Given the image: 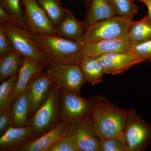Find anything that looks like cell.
Wrapping results in <instances>:
<instances>
[{"label":"cell","mask_w":151,"mask_h":151,"mask_svg":"<svg viewBox=\"0 0 151 151\" xmlns=\"http://www.w3.org/2000/svg\"><path fill=\"white\" fill-rule=\"evenodd\" d=\"M88 100L92 124L100 139L123 136L128 111L119 108L103 96L97 95Z\"/></svg>","instance_id":"cell-1"},{"label":"cell","mask_w":151,"mask_h":151,"mask_svg":"<svg viewBox=\"0 0 151 151\" xmlns=\"http://www.w3.org/2000/svg\"><path fill=\"white\" fill-rule=\"evenodd\" d=\"M32 35L49 64L54 63L78 65L84 55L83 44L78 42L58 35Z\"/></svg>","instance_id":"cell-2"},{"label":"cell","mask_w":151,"mask_h":151,"mask_svg":"<svg viewBox=\"0 0 151 151\" xmlns=\"http://www.w3.org/2000/svg\"><path fill=\"white\" fill-rule=\"evenodd\" d=\"M60 88L54 83L45 102L30 117L29 126L37 138L48 132L60 122L59 100Z\"/></svg>","instance_id":"cell-3"},{"label":"cell","mask_w":151,"mask_h":151,"mask_svg":"<svg viewBox=\"0 0 151 151\" xmlns=\"http://www.w3.org/2000/svg\"><path fill=\"white\" fill-rule=\"evenodd\" d=\"M0 22V28L5 33L14 50L18 52L24 57L48 66V60L38 47L32 34L29 29L16 24Z\"/></svg>","instance_id":"cell-4"},{"label":"cell","mask_w":151,"mask_h":151,"mask_svg":"<svg viewBox=\"0 0 151 151\" xmlns=\"http://www.w3.org/2000/svg\"><path fill=\"white\" fill-rule=\"evenodd\" d=\"M133 19L115 15L90 25L86 30L82 44L107 40L125 38Z\"/></svg>","instance_id":"cell-5"},{"label":"cell","mask_w":151,"mask_h":151,"mask_svg":"<svg viewBox=\"0 0 151 151\" xmlns=\"http://www.w3.org/2000/svg\"><path fill=\"white\" fill-rule=\"evenodd\" d=\"M125 151L148 150L151 141V125L139 116L134 108L128 111L123 133Z\"/></svg>","instance_id":"cell-6"},{"label":"cell","mask_w":151,"mask_h":151,"mask_svg":"<svg viewBox=\"0 0 151 151\" xmlns=\"http://www.w3.org/2000/svg\"><path fill=\"white\" fill-rule=\"evenodd\" d=\"M59 100L60 122L68 124L92 118L90 102L80 94L60 88Z\"/></svg>","instance_id":"cell-7"},{"label":"cell","mask_w":151,"mask_h":151,"mask_svg":"<svg viewBox=\"0 0 151 151\" xmlns=\"http://www.w3.org/2000/svg\"><path fill=\"white\" fill-rule=\"evenodd\" d=\"M47 73L55 84L69 92L80 94V89L86 82L78 64H67L51 63Z\"/></svg>","instance_id":"cell-8"},{"label":"cell","mask_w":151,"mask_h":151,"mask_svg":"<svg viewBox=\"0 0 151 151\" xmlns=\"http://www.w3.org/2000/svg\"><path fill=\"white\" fill-rule=\"evenodd\" d=\"M65 130L75 141L79 151H100V139L92 118L68 123Z\"/></svg>","instance_id":"cell-9"},{"label":"cell","mask_w":151,"mask_h":151,"mask_svg":"<svg viewBox=\"0 0 151 151\" xmlns=\"http://www.w3.org/2000/svg\"><path fill=\"white\" fill-rule=\"evenodd\" d=\"M28 29L32 34L57 35L55 27L36 0H22Z\"/></svg>","instance_id":"cell-10"},{"label":"cell","mask_w":151,"mask_h":151,"mask_svg":"<svg viewBox=\"0 0 151 151\" xmlns=\"http://www.w3.org/2000/svg\"><path fill=\"white\" fill-rule=\"evenodd\" d=\"M98 57L105 74L113 75L120 74L138 63L145 62L140 58L129 52L105 53Z\"/></svg>","instance_id":"cell-11"},{"label":"cell","mask_w":151,"mask_h":151,"mask_svg":"<svg viewBox=\"0 0 151 151\" xmlns=\"http://www.w3.org/2000/svg\"><path fill=\"white\" fill-rule=\"evenodd\" d=\"M37 138L30 126L11 127L0 137V151H20Z\"/></svg>","instance_id":"cell-12"},{"label":"cell","mask_w":151,"mask_h":151,"mask_svg":"<svg viewBox=\"0 0 151 151\" xmlns=\"http://www.w3.org/2000/svg\"><path fill=\"white\" fill-rule=\"evenodd\" d=\"M54 82L46 72H40L31 80L27 89L31 102V116L45 102Z\"/></svg>","instance_id":"cell-13"},{"label":"cell","mask_w":151,"mask_h":151,"mask_svg":"<svg viewBox=\"0 0 151 151\" xmlns=\"http://www.w3.org/2000/svg\"><path fill=\"white\" fill-rule=\"evenodd\" d=\"M84 55L98 57L111 52H130L132 46L125 38L86 42L83 44Z\"/></svg>","instance_id":"cell-14"},{"label":"cell","mask_w":151,"mask_h":151,"mask_svg":"<svg viewBox=\"0 0 151 151\" xmlns=\"http://www.w3.org/2000/svg\"><path fill=\"white\" fill-rule=\"evenodd\" d=\"M65 16L55 27L56 35L78 42L82 44L89 25L78 20L69 10L66 9Z\"/></svg>","instance_id":"cell-15"},{"label":"cell","mask_w":151,"mask_h":151,"mask_svg":"<svg viewBox=\"0 0 151 151\" xmlns=\"http://www.w3.org/2000/svg\"><path fill=\"white\" fill-rule=\"evenodd\" d=\"M31 102L27 89L16 98L10 108V115L13 127L29 126Z\"/></svg>","instance_id":"cell-16"},{"label":"cell","mask_w":151,"mask_h":151,"mask_svg":"<svg viewBox=\"0 0 151 151\" xmlns=\"http://www.w3.org/2000/svg\"><path fill=\"white\" fill-rule=\"evenodd\" d=\"M45 67L34 60L24 57L22 63L18 71V77L13 102L27 89L30 81L36 75L44 71Z\"/></svg>","instance_id":"cell-17"},{"label":"cell","mask_w":151,"mask_h":151,"mask_svg":"<svg viewBox=\"0 0 151 151\" xmlns=\"http://www.w3.org/2000/svg\"><path fill=\"white\" fill-rule=\"evenodd\" d=\"M86 12L84 22L88 25L117 15L107 0H85Z\"/></svg>","instance_id":"cell-18"},{"label":"cell","mask_w":151,"mask_h":151,"mask_svg":"<svg viewBox=\"0 0 151 151\" xmlns=\"http://www.w3.org/2000/svg\"><path fill=\"white\" fill-rule=\"evenodd\" d=\"M68 123L60 122L48 132L34 140L20 151H48L52 146L62 137Z\"/></svg>","instance_id":"cell-19"},{"label":"cell","mask_w":151,"mask_h":151,"mask_svg":"<svg viewBox=\"0 0 151 151\" xmlns=\"http://www.w3.org/2000/svg\"><path fill=\"white\" fill-rule=\"evenodd\" d=\"M125 39L133 45H137L151 39V19L149 15L139 21H133Z\"/></svg>","instance_id":"cell-20"},{"label":"cell","mask_w":151,"mask_h":151,"mask_svg":"<svg viewBox=\"0 0 151 151\" xmlns=\"http://www.w3.org/2000/svg\"><path fill=\"white\" fill-rule=\"evenodd\" d=\"M78 65L86 82H89L94 86L103 81L105 73L98 57L84 55Z\"/></svg>","instance_id":"cell-21"},{"label":"cell","mask_w":151,"mask_h":151,"mask_svg":"<svg viewBox=\"0 0 151 151\" xmlns=\"http://www.w3.org/2000/svg\"><path fill=\"white\" fill-rule=\"evenodd\" d=\"M24 57L13 50L6 55L0 57V81H5L18 72Z\"/></svg>","instance_id":"cell-22"},{"label":"cell","mask_w":151,"mask_h":151,"mask_svg":"<svg viewBox=\"0 0 151 151\" xmlns=\"http://www.w3.org/2000/svg\"><path fill=\"white\" fill-rule=\"evenodd\" d=\"M18 72L1 82L0 85V110H9L18 77Z\"/></svg>","instance_id":"cell-23"},{"label":"cell","mask_w":151,"mask_h":151,"mask_svg":"<svg viewBox=\"0 0 151 151\" xmlns=\"http://www.w3.org/2000/svg\"><path fill=\"white\" fill-rule=\"evenodd\" d=\"M45 11L55 27L65 16L66 9L63 7L59 0H36Z\"/></svg>","instance_id":"cell-24"},{"label":"cell","mask_w":151,"mask_h":151,"mask_svg":"<svg viewBox=\"0 0 151 151\" xmlns=\"http://www.w3.org/2000/svg\"><path fill=\"white\" fill-rule=\"evenodd\" d=\"M0 5L2 6L12 17L16 24L28 29L21 7L22 0H0Z\"/></svg>","instance_id":"cell-25"},{"label":"cell","mask_w":151,"mask_h":151,"mask_svg":"<svg viewBox=\"0 0 151 151\" xmlns=\"http://www.w3.org/2000/svg\"><path fill=\"white\" fill-rule=\"evenodd\" d=\"M117 15L133 19L137 13L138 7L131 0H107Z\"/></svg>","instance_id":"cell-26"},{"label":"cell","mask_w":151,"mask_h":151,"mask_svg":"<svg viewBox=\"0 0 151 151\" xmlns=\"http://www.w3.org/2000/svg\"><path fill=\"white\" fill-rule=\"evenodd\" d=\"M48 151H79V150L74 139L65 132L64 127L62 137Z\"/></svg>","instance_id":"cell-27"},{"label":"cell","mask_w":151,"mask_h":151,"mask_svg":"<svg viewBox=\"0 0 151 151\" xmlns=\"http://www.w3.org/2000/svg\"><path fill=\"white\" fill-rule=\"evenodd\" d=\"M100 151H125L123 136L100 139Z\"/></svg>","instance_id":"cell-28"},{"label":"cell","mask_w":151,"mask_h":151,"mask_svg":"<svg viewBox=\"0 0 151 151\" xmlns=\"http://www.w3.org/2000/svg\"><path fill=\"white\" fill-rule=\"evenodd\" d=\"M130 53L137 55L145 61L151 63V39L137 45H133Z\"/></svg>","instance_id":"cell-29"},{"label":"cell","mask_w":151,"mask_h":151,"mask_svg":"<svg viewBox=\"0 0 151 151\" xmlns=\"http://www.w3.org/2000/svg\"><path fill=\"white\" fill-rule=\"evenodd\" d=\"M12 127L10 110H0V136L5 134Z\"/></svg>","instance_id":"cell-30"},{"label":"cell","mask_w":151,"mask_h":151,"mask_svg":"<svg viewBox=\"0 0 151 151\" xmlns=\"http://www.w3.org/2000/svg\"><path fill=\"white\" fill-rule=\"evenodd\" d=\"M13 50L12 45L5 33L0 28V56L6 55Z\"/></svg>","instance_id":"cell-31"},{"label":"cell","mask_w":151,"mask_h":151,"mask_svg":"<svg viewBox=\"0 0 151 151\" xmlns=\"http://www.w3.org/2000/svg\"><path fill=\"white\" fill-rule=\"evenodd\" d=\"M0 22L15 24L12 15L1 5H0Z\"/></svg>","instance_id":"cell-32"},{"label":"cell","mask_w":151,"mask_h":151,"mask_svg":"<svg viewBox=\"0 0 151 151\" xmlns=\"http://www.w3.org/2000/svg\"><path fill=\"white\" fill-rule=\"evenodd\" d=\"M141 1L145 4L147 8L148 11V14L151 19V1L149 0H141Z\"/></svg>","instance_id":"cell-33"},{"label":"cell","mask_w":151,"mask_h":151,"mask_svg":"<svg viewBox=\"0 0 151 151\" xmlns=\"http://www.w3.org/2000/svg\"><path fill=\"white\" fill-rule=\"evenodd\" d=\"M131 1H132L134 2V1H141V0H131Z\"/></svg>","instance_id":"cell-34"},{"label":"cell","mask_w":151,"mask_h":151,"mask_svg":"<svg viewBox=\"0 0 151 151\" xmlns=\"http://www.w3.org/2000/svg\"><path fill=\"white\" fill-rule=\"evenodd\" d=\"M149 1H151V0H149Z\"/></svg>","instance_id":"cell-35"},{"label":"cell","mask_w":151,"mask_h":151,"mask_svg":"<svg viewBox=\"0 0 151 151\" xmlns=\"http://www.w3.org/2000/svg\"><path fill=\"white\" fill-rule=\"evenodd\" d=\"M83 1H85V0H83Z\"/></svg>","instance_id":"cell-36"}]
</instances>
